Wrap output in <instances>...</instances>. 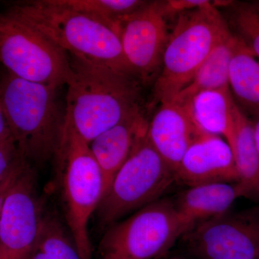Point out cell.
<instances>
[{
    "mask_svg": "<svg viewBox=\"0 0 259 259\" xmlns=\"http://www.w3.org/2000/svg\"><path fill=\"white\" fill-rule=\"evenodd\" d=\"M237 183L214 182L190 187L175 202L177 212L189 231L199 221L224 214L241 197Z\"/></svg>",
    "mask_w": 259,
    "mask_h": 259,
    "instance_id": "15",
    "label": "cell"
},
{
    "mask_svg": "<svg viewBox=\"0 0 259 259\" xmlns=\"http://www.w3.org/2000/svg\"><path fill=\"white\" fill-rule=\"evenodd\" d=\"M230 32L213 2L180 14L163 51L153 105L174 100Z\"/></svg>",
    "mask_w": 259,
    "mask_h": 259,
    "instance_id": "5",
    "label": "cell"
},
{
    "mask_svg": "<svg viewBox=\"0 0 259 259\" xmlns=\"http://www.w3.org/2000/svg\"><path fill=\"white\" fill-rule=\"evenodd\" d=\"M188 231L175 202L158 199L108 227L99 243L97 259H154Z\"/></svg>",
    "mask_w": 259,
    "mask_h": 259,
    "instance_id": "7",
    "label": "cell"
},
{
    "mask_svg": "<svg viewBox=\"0 0 259 259\" xmlns=\"http://www.w3.org/2000/svg\"><path fill=\"white\" fill-rule=\"evenodd\" d=\"M0 63L17 77L56 89L71 73L67 53L8 12L0 13Z\"/></svg>",
    "mask_w": 259,
    "mask_h": 259,
    "instance_id": "8",
    "label": "cell"
},
{
    "mask_svg": "<svg viewBox=\"0 0 259 259\" xmlns=\"http://www.w3.org/2000/svg\"><path fill=\"white\" fill-rule=\"evenodd\" d=\"M238 181L236 182L241 196L259 202V155L253 136V124L239 107L234 110V131L230 143Z\"/></svg>",
    "mask_w": 259,
    "mask_h": 259,
    "instance_id": "16",
    "label": "cell"
},
{
    "mask_svg": "<svg viewBox=\"0 0 259 259\" xmlns=\"http://www.w3.org/2000/svg\"><path fill=\"white\" fill-rule=\"evenodd\" d=\"M28 164H30L29 162L24 163L23 166L19 167L13 173L10 174L9 176L7 177L5 180L0 182V214H1L2 209H3V204H4L5 197L8 194V191L10 190V187L14 184L15 180L18 179L19 175L22 173V171L25 169V167L28 166Z\"/></svg>",
    "mask_w": 259,
    "mask_h": 259,
    "instance_id": "25",
    "label": "cell"
},
{
    "mask_svg": "<svg viewBox=\"0 0 259 259\" xmlns=\"http://www.w3.org/2000/svg\"><path fill=\"white\" fill-rule=\"evenodd\" d=\"M118 26L126 62L133 74L144 84L159 73L169 35L159 1L147 2L121 20Z\"/></svg>",
    "mask_w": 259,
    "mask_h": 259,
    "instance_id": "11",
    "label": "cell"
},
{
    "mask_svg": "<svg viewBox=\"0 0 259 259\" xmlns=\"http://www.w3.org/2000/svg\"><path fill=\"white\" fill-rule=\"evenodd\" d=\"M27 162L13 136L0 140V182Z\"/></svg>",
    "mask_w": 259,
    "mask_h": 259,
    "instance_id": "23",
    "label": "cell"
},
{
    "mask_svg": "<svg viewBox=\"0 0 259 259\" xmlns=\"http://www.w3.org/2000/svg\"><path fill=\"white\" fill-rule=\"evenodd\" d=\"M253 136H254L255 147L259 155V120L253 125Z\"/></svg>",
    "mask_w": 259,
    "mask_h": 259,
    "instance_id": "27",
    "label": "cell"
},
{
    "mask_svg": "<svg viewBox=\"0 0 259 259\" xmlns=\"http://www.w3.org/2000/svg\"><path fill=\"white\" fill-rule=\"evenodd\" d=\"M148 124L143 107L89 144L103 175L104 194L115 174L147 136Z\"/></svg>",
    "mask_w": 259,
    "mask_h": 259,
    "instance_id": "14",
    "label": "cell"
},
{
    "mask_svg": "<svg viewBox=\"0 0 259 259\" xmlns=\"http://www.w3.org/2000/svg\"><path fill=\"white\" fill-rule=\"evenodd\" d=\"M228 82L243 105L259 110V61L238 37L230 63Z\"/></svg>",
    "mask_w": 259,
    "mask_h": 259,
    "instance_id": "19",
    "label": "cell"
},
{
    "mask_svg": "<svg viewBox=\"0 0 259 259\" xmlns=\"http://www.w3.org/2000/svg\"><path fill=\"white\" fill-rule=\"evenodd\" d=\"M207 259H259V205L204 221L189 233Z\"/></svg>",
    "mask_w": 259,
    "mask_h": 259,
    "instance_id": "10",
    "label": "cell"
},
{
    "mask_svg": "<svg viewBox=\"0 0 259 259\" xmlns=\"http://www.w3.org/2000/svg\"><path fill=\"white\" fill-rule=\"evenodd\" d=\"M71 9L93 15L118 25L119 22L147 3L141 0H60Z\"/></svg>",
    "mask_w": 259,
    "mask_h": 259,
    "instance_id": "21",
    "label": "cell"
},
{
    "mask_svg": "<svg viewBox=\"0 0 259 259\" xmlns=\"http://www.w3.org/2000/svg\"><path fill=\"white\" fill-rule=\"evenodd\" d=\"M212 1L207 0H168L159 1L160 8L165 18L171 15H180L208 5Z\"/></svg>",
    "mask_w": 259,
    "mask_h": 259,
    "instance_id": "24",
    "label": "cell"
},
{
    "mask_svg": "<svg viewBox=\"0 0 259 259\" xmlns=\"http://www.w3.org/2000/svg\"><path fill=\"white\" fill-rule=\"evenodd\" d=\"M237 40V35L231 32L227 34L202 63L190 82L172 100L189 104L202 92L229 88L228 71Z\"/></svg>",
    "mask_w": 259,
    "mask_h": 259,
    "instance_id": "18",
    "label": "cell"
},
{
    "mask_svg": "<svg viewBox=\"0 0 259 259\" xmlns=\"http://www.w3.org/2000/svg\"><path fill=\"white\" fill-rule=\"evenodd\" d=\"M176 179L190 187L214 182H238L231 146L221 136L204 134L186 151L177 168Z\"/></svg>",
    "mask_w": 259,
    "mask_h": 259,
    "instance_id": "13",
    "label": "cell"
},
{
    "mask_svg": "<svg viewBox=\"0 0 259 259\" xmlns=\"http://www.w3.org/2000/svg\"><path fill=\"white\" fill-rule=\"evenodd\" d=\"M9 126L4 115L1 106H0V140L7 139L11 136Z\"/></svg>",
    "mask_w": 259,
    "mask_h": 259,
    "instance_id": "26",
    "label": "cell"
},
{
    "mask_svg": "<svg viewBox=\"0 0 259 259\" xmlns=\"http://www.w3.org/2000/svg\"><path fill=\"white\" fill-rule=\"evenodd\" d=\"M35 176L30 163L5 197L0 214V259H26L36 241L44 212Z\"/></svg>",
    "mask_w": 259,
    "mask_h": 259,
    "instance_id": "9",
    "label": "cell"
},
{
    "mask_svg": "<svg viewBox=\"0 0 259 259\" xmlns=\"http://www.w3.org/2000/svg\"><path fill=\"white\" fill-rule=\"evenodd\" d=\"M26 259H82L71 233L54 214L44 212L40 232Z\"/></svg>",
    "mask_w": 259,
    "mask_h": 259,
    "instance_id": "20",
    "label": "cell"
},
{
    "mask_svg": "<svg viewBox=\"0 0 259 259\" xmlns=\"http://www.w3.org/2000/svg\"><path fill=\"white\" fill-rule=\"evenodd\" d=\"M58 89L7 72L0 79V106L12 136L30 163L54 158L64 127Z\"/></svg>",
    "mask_w": 259,
    "mask_h": 259,
    "instance_id": "3",
    "label": "cell"
},
{
    "mask_svg": "<svg viewBox=\"0 0 259 259\" xmlns=\"http://www.w3.org/2000/svg\"><path fill=\"white\" fill-rule=\"evenodd\" d=\"M7 12L41 32L70 56L133 74L115 23L71 9L60 0L20 2Z\"/></svg>",
    "mask_w": 259,
    "mask_h": 259,
    "instance_id": "2",
    "label": "cell"
},
{
    "mask_svg": "<svg viewBox=\"0 0 259 259\" xmlns=\"http://www.w3.org/2000/svg\"><path fill=\"white\" fill-rule=\"evenodd\" d=\"M233 19L238 37L259 59V8L249 5L238 7Z\"/></svg>",
    "mask_w": 259,
    "mask_h": 259,
    "instance_id": "22",
    "label": "cell"
},
{
    "mask_svg": "<svg viewBox=\"0 0 259 259\" xmlns=\"http://www.w3.org/2000/svg\"><path fill=\"white\" fill-rule=\"evenodd\" d=\"M187 105L192 118L201 131L214 136H223L230 144L234 131L236 106L230 88L202 92Z\"/></svg>",
    "mask_w": 259,
    "mask_h": 259,
    "instance_id": "17",
    "label": "cell"
},
{
    "mask_svg": "<svg viewBox=\"0 0 259 259\" xmlns=\"http://www.w3.org/2000/svg\"><path fill=\"white\" fill-rule=\"evenodd\" d=\"M204 134L194 122L187 104L162 102L149 120L148 139L175 171L191 145Z\"/></svg>",
    "mask_w": 259,
    "mask_h": 259,
    "instance_id": "12",
    "label": "cell"
},
{
    "mask_svg": "<svg viewBox=\"0 0 259 259\" xmlns=\"http://www.w3.org/2000/svg\"><path fill=\"white\" fill-rule=\"evenodd\" d=\"M257 8H259V6H258V7H257Z\"/></svg>",
    "mask_w": 259,
    "mask_h": 259,
    "instance_id": "28",
    "label": "cell"
},
{
    "mask_svg": "<svg viewBox=\"0 0 259 259\" xmlns=\"http://www.w3.org/2000/svg\"><path fill=\"white\" fill-rule=\"evenodd\" d=\"M177 180L146 136L120 167L97 207L100 228H108L135 209L152 203Z\"/></svg>",
    "mask_w": 259,
    "mask_h": 259,
    "instance_id": "6",
    "label": "cell"
},
{
    "mask_svg": "<svg viewBox=\"0 0 259 259\" xmlns=\"http://www.w3.org/2000/svg\"><path fill=\"white\" fill-rule=\"evenodd\" d=\"M64 120L88 144L143 108L144 83L134 74L70 56Z\"/></svg>",
    "mask_w": 259,
    "mask_h": 259,
    "instance_id": "1",
    "label": "cell"
},
{
    "mask_svg": "<svg viewBox=\"0 0 259 259\" xmlns=\"http://www.w3.org/2000/svg\"><path fill=\"white\" fill-rule=\"evenodd\" d=\"M54 158L67 228L82 259H91L90 218L104 194L103 175L90 146L64 120Z\"/></svg>",
    "mask_w": 259,
    "mask_h": 259,
    "instance_id": "4",
    "label": "cell"
}]
</instances>
